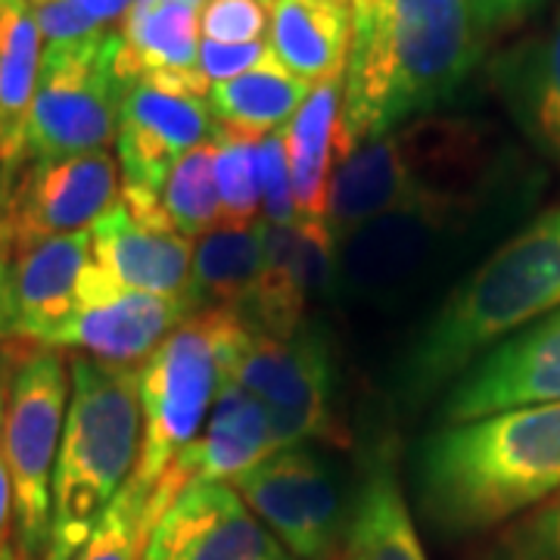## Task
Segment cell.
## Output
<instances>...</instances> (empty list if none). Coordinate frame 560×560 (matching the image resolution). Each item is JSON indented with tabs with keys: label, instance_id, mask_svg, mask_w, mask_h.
<instances>
[{
	"label": "cell",
	"instance_id": "35",
	"mask_svg": "<svg viewBox=\"0 0 560 560\" xmlns=\"http://www.w3.org/2000/svg\"><path fill=\"white\" fill-rule=\"evenodd\" d=\"M275 57L268 40H249V44H219V40H200V75L209 84L231 81L259 69L261 62Z\"/></svg>",
	"mask_w": 560,
	"mask_h": 560
},
{
	"label": "cell",
	"instance_id": "14",
	"mask_svg": "<svg viewBox=\"0 0 560 560\" xmlns=\"http://www.w3.org/2000/svg\"><path fill=\"white\" fill-rule=\"evenodd\" d=\"M200 305L187 296H153L125 290L88 261L79 283V305L47 346L81 349L88 359L138 368L160 349L165 337L180 327Z\"/></svg>",
	"mask_w": 560,
	"mask_h": 560
},
{
	"label": "cell",
	"instance_id": "13",
	"mask_svg": "<svg viewBox=\"0 0 560 560\" xmlns=\"http://www.w3.org/2000/svg\"><path fill=\"white\" fill-rule=\"evenodd\" d=\"M253 508L296 560H330L349 529L340 477L315 445H290L234 480Z\"/></svg>",
	"mask_w": 560,
	"mask_h": 560
},
{
	"label": "cell",
	"instance_id": "19",
	"mask_svg": "<svg viewBox=\"0 0 560 560\" xmlns=\"http://www.w3.org/2000/svg\"><path fill=\"white\" fill-rule=\"evenodd\" d=\"M91 261L125 290L153 296L190 293V241L172 228L143 224L121 200L91 228Z\"/></svg>",
	"mask_w": 560,
	"mask_h": 560
},
{
	"label": "cell",
	"instance_id": "3",
	"mask_svg": "<svg viewBox=\"0 0 560 560\" xmlns=\"http://www.w3.org/2000/svg\"><path fill=\"white\" fill-rule=\"evenodd\" d=\"M72 393L54 470L44 560H75L106 508L135 477L143 445L140 368L75 355Z\"/></svg>",
	"mask_w": 560,
	"mask_h": 560
},
{
	"label": "cell",
	"instance_id": "37",
	"mask_svg": "<svg viewBox=\"0 0 560 560\" xmlns=\"http://www.w3.org/2000/svg\"><path fill=\"white\" fill-rule=\"evenodd\" d=\"M0 436H3V381H0ZM13 482L3 460V440H0V558L13 548Z\"/></svg>",
	"mask_w": 560,
	"mask_h": 560
},
{
	"label": "cell",
	"instance_id": "12",
	"mask_svg": "<svg viewBox=\"0 0 560 560\" xmlns=\"http://www.w3.org/2000/svg\"><path fill=\"white\" fill-rule=\"evenodd\" d=\"M202 75H140L121 84L116 162L121 194L160 197L162 184L190 150L215 135Z\"/></svg>",
	"mask_w": 560,
	"mask_h": 560
},
{
	"label": "cell",
	"instance_id": "18",
	"mask_svg": "<svg viewBox=\"0 0 560 560\" xmlns=\"http://www.w3.org/2000/svg\"><path fill=\"white\" fill-rule=\"evenodd\" d=\"M275 455L271 423L253 393L231 377L221 381V389L212 411L202 423V433L180 455L153 489L150 511L160 517L162 511L178 499V492L190 482H228L243 477L256 464Z\"/></svg>",
	"mask_w": 560,
	"mask_h": 560
},
{
	"label": "cell",
	"instance_id": "38",
	"mask_svg": "<svg viewBox=\"0 0 560 560\" xmlns=\"http://www.w3.org/2000/svg\"><path fill=\"white\" fill-rule=\"evenodd\" d=\"M79 7V13L91 22L97 32H113L109 25L125 20V13L131 10L135 0H72Z\"/></svg>",
	"mask_w": 560,
	"mask_h": 560
},
{
	"label": "cell",
	"instance_id": "7",
	"mask_svg": "<svg viewBox=\"0 0 560 560\" xmlns=\"http://www.w3.org/2000/svg\"><path fill=\"white\" fill-rule=\"evenodd\" d=\"M467 206L470 190H430L349 231L334 253V296L374 312L415 296L455 241Z\"/></svg>",
	"mask_w": 560,
	"mask_h": 560
},
{
	"label": "cell",
	"instance_id": "39",
	"mask_svg": "<svg viewBox=\"0 0 560 560\" xmlns=\"http://www.w3.org/2000/svg\"><path fill=\"white\" fill-rule=\"evenodd\" d=\"M13 327H16L13 278H10V261L0 256V342L13 337Z\"/></svg>",
	"mask_w": 560,
	"mask_h": 560
},
{
	"label": "cell",
	"instance_id": "2",
	"mask_svg": "<svg viewBox=\"0 0 560 560\" xmlns=\"http://www.w3.org/2000/svg\"><path fill=\"white\" fill-rule=\"evenodd\" d=\"M560 312V209L529 221L427 320L399 371L408 401L455 383L482 352Z\"/></svg>",
	"mask_w": 560,
	"mask_h": 560
},
{
	"label": "cell",
	"instance_id": "6",
	"mask_svg": "<svg viewBox=\"0 0 560 560\" xmlns=\"http://www.w3.org/2000/svg\"><path fill=\"white\" fill-rule=\"evenodd\" d=\"M470 138L458 121L433 116L355 143L334 165L327 228L334 243L364 221L430 190H467Z\"/></svg>",
	"mask_w": 560,
	"mask_h": 560
},
{
	"label": "cell",
	"instance_id": "29",
	"mask_svg": "<svg viewBox=\"0 0 560 560\" xmlns=\"http://www.w3.org/2000/svg\"><path fill=\"white\" fill-rule=\"evenodd\" d=\"M160 206L180 237H200L219 219L215 187V147L206 140L172 168L160 190Z\"/></svg>",
	"mask_w": 560,
	"mask_h": 560
},
{
	"label": "cell",
	"instance_id": "8",
	"mask_svg": "<svg viewBox=\"0 0 560 560\" xmlns=\"http://www.w3.org/2000/svg\"><path fill=\"white\" fill-rule=\"evenodd\" d=\"M228 377L253 393L268 415L275 452L290 445H346L337 418V361L315 320L275 337L246 320L228 346Z\"/></svg>",
	"mask_w": 560,
	"mask_h": 560
},
{
	"label": "cell",
	"instance_id": "16",
	"mask_svg": "<svg viewBox=\"0 0 560 560\" xmlns=\"http://www.w3.org/2000/svg\"><path fill=\"white\" fill-rule=\"evenodd\" d=\"M533 405H560V312L482 352L452 383L440 427Z\"/></svg>",
	"mask_w": 560,
	"mask_h": 560
},
{
	"label": "cell",
	"instance_id": "1",
	"mask_svg": "<svg viewBox=\"0 0 560 560\" xmlns=\"http://www.w3.org/2000/svg\"><path fill=\"white\" fill-rule=\"evenodd\" d=\"M418 495L442 536L514 521L560 489V405L448 423L418 445Z\"/></svg>",
	"mask_w": 560,
	"mask_h": 560
},
{
	"label": "cell",
	"instance_id": "11",
	"mask_svg": "<svg viewBox=\"0 0 560 560\" xmlns=\"http://www.w3.org/2000/svg\"><path fill=\"white\" fill-rule=\"evenodd\" d=\"M119 178L109 150L25 162L0 190V256L13 261L44 241L91 231L121 200Z\"/></svg>",
	"mask_w": 560,
	"mask_h": 560
},
{
	"label": "cell",
	"instance_id": "5",
	"mask_svg": "<svg viewBox=\"0 0 560 560\" xmlns=\"http://www.w3.org/2000/svg\"><path fill=\"white\" fill-rule=\"evenodd\" d=\"M243 318L231 308H200L140 364L143 445L131 480L150 492L194 445L228 377V346Z\"/></svg>",
	"mask_w": 560,
	"mask_h": 560
},
{
	"label": "cell",
	"instance_id": "40",
	"mask_svg": "<svg viewBox=\"0 0 560 560\" xmlns=\"http://www.w3.org/2000/svg\"><path fill=\"white\" fill-rule=\"evenodd\" d=\"M315 3L334 7V10H340V13H349V16H352V0H315Z\"/></svg>",
	"mask_w": 560,
	"mask_h": 560
},
{
	"label": "cell",
	"instance_id": "4",
	"mask_svg": "<svg viewBox=\"0 0 560 560\" xmlns=\"http://www.w3.org/2000/svg\"><path fill=\"white\" fill-rule=\"evenodd\" d=\"M3 460L13 482V545L44 560L50 541L54 470L69 411L72 374L60 349L20 340L3 364Z\"/></svg>",
	"mask_w": 560,
	"mask_h": 560
},
{
	"label": "cell",
	"instance_id": "32",
	"mask_svg": "<svg viewBox=\"0 0 560 560\" xmlns=\"http://www.w3.org/2000/svg\"><path fill=\"white\" fill-rule=\"evenodd\" d=\"M486 560H560V489L511 523Z\"/></svg>",
	"mask_w": 560,
	"mask_h": 560
},
{
	"label": "cell",
	"instance_id": "22",
	"mask_svg": "<svg viewBox=\"0 0 560 560\" xmlns=\"http://www.w3.org/2000/svg\"><path fill=\"white\" fill-rule=\"evenodd\" d=\"M202 0H135L119 28L116 75H200Z\"/></svg>",
	"mask_w": 560,
	"mask_h": 560
},
{
	"label": "cell",
	"instance_id": "41",
	"mask_svg": "<svg viewBox=\"0 0 560 560\" xmlns=\"http://www.w3.org/2000/svg\"><path fill=\"white\" fill-rule=\"evenodd\" d=\"M0 560H22L20 551H16V545H13V548H10V551H7V555H3V558H0Z\"/></svg>",
	"mask_w": 560,
	"mask_h": 560
},
{
	"label": "cell",
	"instance_id": "31",
	"mask_svg": "<svg viewBox=\"0 0 560 560\" xmlns=\"http://www.w3.org/2000/svg\"><path fill=\"white\" fill-rule=\"evenodd\" d=\"M256 140L231 135L215 128L212 147H215V187H219L221 221H259L261 187L259 165H256Z\"/></svg>",
	"mask_w": 560,
	"mask_h": 560
},
{
	"label": "cell",
	"instance_id": "27",
	"mask_svg": "<svg viewBox=\"0 0 560 560\" xmlns=\"http://www.w3.org/2000/svg\"><path fill=\"white\" fill-rule=\"evenodd\" d=\"M312 88L315 84L296 79L280 66L278 57H271L259 69H249L237 79L209 84L206 101L215 128L243 138H265L290 125L302 103L308 101Z\"/></svg>",
	"mask_w": 560,
	"mask_h": 560
},
{
	"label": "cell",
	"instance_id": "36",
	"mask_svg": "<svg viewBox=\"0 0 560 560\" xmlns=\"http://www.w3.org/2000/svg\"><path fill=\"white\" fill-rule=\"evenodd\" d=\"M545 0H477V20L486 40L499 32L517 28L521 22H526L533 13H539Z\"/></svg>",
	"mask_w": 560,
	"mask_h": 560
},
{
	"label": "cell",
	"instance_id": "34",
	"mask_svg": "<svg viewBox=\"0 0 560 560\" xmlns=\"http://www.w3.org/2000/svg\"><path fill=\"white\" fill-rule=\"evenodd\" d=\"M200 32L202 40H219V44L265 40L268 3L265 0H202Z\"/></svg>",
	"mask_w": 560,
	"mask_h": 560
},
{
	"label": "cell",
	"instance_id": "30",
	"mask_svg": "<svg viewBox=\"0 0 560 560\" xmlns=\"http://www.w3.org/2000/svg\"><path fill=\"white\" fill-rule=\"evenodd\" d=\"M150 499L153 492L138 480L125 482L116 501L106 508L91 539L84 541L75 560H140L150 533Z\"/></svg>",
	"mask_w": 560,
	"mask_h": 560
},
{
	"label": "cell",
	"instance_id": "24",
	"mask_svg": "<svg viewBox=\"0 0 560 560\" xmlns=\"http://www.w3.org/2000/svg\"><path fill=\"white\" fill-rule=\"evenodd\" d=\"M342 75L320 81L283 128L293 200L300 219L327 221V194L340 160Z\"/></svg>",
	"mask_w": 560,
	"mask_h": 560
},
{
	"label": "cell",
	"instance_id": "23",
	"mask_svg": "<svg viewBox=\"0 0 560 560\" xmlns=\"http://www.w3.org/2000/svg\"><path fill=\"white\" fill-rule=\"evenodd\" d=\"M40 28L28 0H0V190L25 165L28 116L38 88Z\"/></svg>",
	"mask_w": 560,
	"mask_h": 560
},
{
	"label": "cell",
	"instance_id": "15",
	"mask_svg": "<svg viewBox=\"0 0 560 560\" xmlns=\"http://www.w3.org/2000/svg\"><path fill=\"white\" fill-rule=\"evenodd\" d=\"M140 560H296L228 482H190L147 533Z\"/></svg>",
	"mask_w": 560,
	"mask_h": 560
},
{
	"label": "cell",
	"instance_id": "33",
	"mask_svg": "<svg viewBox=\"0 0 560 560\" xmlns=\"http://www.w3.org/2000/svg\"><path fill=\"white\" fill-rule=\"evenodd\" d=\"M256 165H259L265 224H275V228L296 224L300 212H296V200H293V178H290L283 131H275V135H265V138L256 140Z\"/></svg>",
	"mask_w": 560,
	"mask_h": 560
},
{
	"label": "cell",
	"instance_id": "10",
	"mask_svg": "<svg viewBox=\"0 0 560 560\" xmlns=\"http://www.w3.org/2000/svg\"><path fill=\"white\" fill-rule=\"evenodd\" d=\"M119 32L44 47L28 116L25 162L109 150L119 128Z\"/></svg>",
	"mask_w": 560,
	"mask_h": 560
},
{
	"label": "cell",
	"instance_id": "9",
	"mask_svg": "<svg viewBox=\"0 0 560 560\" xmlns=\"http://www.w3.org/2000/svg\"><path fill=\"white\" fill-rule=\"evenodd\" d=\"M486 50L477 0H389L381 135L433 116L467 84Z\"/></svg>",
	"mask_w": 560,
	"mask_h": 560
},
{
	"label": "cell",
	"instance_id": "25",
	"mask_svg": "<svg viewBox=\"0 0 560 560\" xmlns=\"http://www.w3.org/2000/svg\"><path fill=\"white\" fill-rule=\"evenodd\" d=\"M271 50L278 62L308 84L346 75L352 16L315 0H271Z\"/></svg>",
	"mask_w": 560,
	"mask_h": 560
},
{
	"label": "cell",
	"instance_id": "42",
	"mask_svg": "<svg viewBox=\"0 0 560 560\" xmlns=\"http://www.w3.org/2000/svg\"><path fill=\"white\" fill-rule=\"evenodd\" d=\"M265 3H268V10H271V0H265Z\"/></svg>",
	"mask_w": 560,
	"mask_h": 560
},
{
	"label": "cell",
	"instance_id": "26",
	"mask_svg": "<svg viewBox=\"0 0 560 560\" xmlns=\"http://www.w3.org/2000/svg\"><path fill=\"white\" fill-rule=\"evenodd\" d=\"M265 268V221H221L197 237L190 293L200 308H231L241 315Z\"/></svg>",
	"mask_w": 560,
	"mask_h": 560
},
{
	"label": "cell",
	"instance_id": "21",
	"mask_svg": "<svg viewBox=\"0 0 560 560\" xmlns=\"http://www.w3.org/2000/svg\"><path fill=\"white\" fill-rule=\"evenodd\" d=\"M91 261V231L44 241L10 261L16 327L13 337L47 342L72 318L79 305V283Z\"/></svg>",
	"mask_w": 560,
	"mask_h": 560
},
{
	"label": "cell",
	"instance_id": "20",
	"mask_svg": "<svg viewBox=\"0 0 560 560\" xmlns=\"http://www.w3.org/2000/svg\"><path fill=\"white\" fill-rule=\"evenodd\" d=\"M492 81L526 140L560 172V3L545 32L501 54Z\"/></svg>",
	"mask_w": 560,
	"mask_h": 560
},
{
	"label": "cell",
	"instance_id": "28",
	"mask_svg": "<svg viewBox=\"0 0 560 560\" xmlns=\"http://www.w3.org/2000/svg\"><path fill=\"white\" fill-rule=\"evenodd\" d=\"M342 560H427L389 464L377 460L359 489Z\"/></svg>",
	"mask_w": 560,
	"mask_h": 560
},
{
	"label": "cell",
	"instance_id": "17",
	"mask_svg": "<svg viewBox=\"0 0 560 560\" xmlns=\"http://www.w3.org/2000/svg\"><path fill=\"white\" fill-rule=\"evenodd\" d=\"M334 253L337 243L327 221L265 224V268L241 318L275 337L296 330L308 320V302L334 293Z\"/></svg>",
	"mask_w": 560,
	"mask_h": 560
}]
</instances>
